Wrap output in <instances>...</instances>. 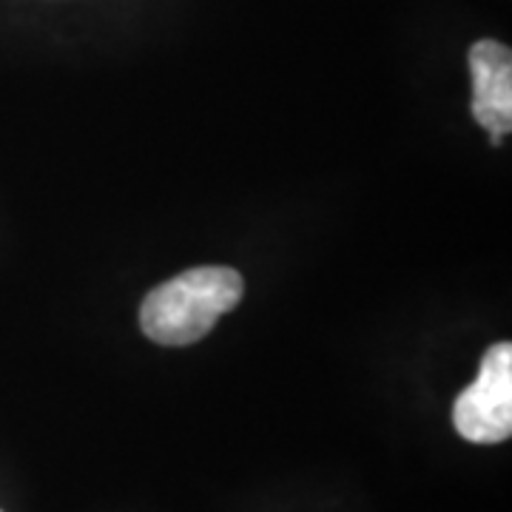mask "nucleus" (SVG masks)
<instances>
[{
    "instance_id": "f257e3e1",
    "label": "nucleus",
    "mask_w": 512,
    "mask_h": 512,
    "mask_svg": "<svg viewBox=\"0 0 512 512\" xmlns=\"http://www.w3.org/2000/svg\"><path fill=\"white\" fill-rule=\"evenodd\" d=\"M242 293L245 279L234 268H191L148 293L140 311V325L157 345H194L217 325L220 316L237 308Z\"/></svg>"
},
{
    "instance_id": "f03ea898",
    "label": "nucleus",
    "mask_w": 512,
    "mask_h": 512,
    "mask_svg": "<svg viewBox=\"0 0 512 512\" xmlns=\"http://www.w3.org/2000/svg\"><path fill=\"white\" fill-rule=\"evenodd\" d=\"M458 436L473 444H498L512 436V345L484 353L478 379L453 404Z\"/></svg>"
},
{
    "instance_id": "7ed1b4c3",
    "label": "nucleus",
    "mask_w": 512,
    "mask_h": 512,
    "mask_svg": "<svg viewBox=\"0 0 512 512\" xmlns=\"http://www.w3.org/2000/svg\"><path fill=\"white\" fill-rule=\"evenodd\" d=\"M473 117L493 137V146L512 128V52L498 40H478L470 49Z\"/></svg>"
}]
</instances>
